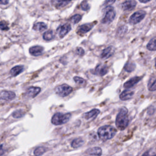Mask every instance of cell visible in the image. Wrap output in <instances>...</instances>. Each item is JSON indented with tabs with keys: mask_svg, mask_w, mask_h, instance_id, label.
<instances>
[{
	"mask_svg": "<svg viewBox=\"0 0 156 156\" xmlns=\"http://www.w3.org/2000/svg\"><path fill=\"white\" fill-rule=\"evenodd\" d=\"M127 31V27L126 26H122L119 27L117 31V34L119 36L124 35Z\"/></svg>",
	"mask_w": 156,
	"mask_h": 156,
	"instance_id": "obj_29",
	"label": "cell"
},
{
	"mask_svg": "<svg viewBox=\"0 0 156 156\" xmlns=\"http://www.w3.org/2000/svg\"><path fill=\"white\" fill-rule=\"evenodd\" d=\"M100 113L99 110L94 108L93 109L83 115V117L86 119H93L96 118L98 114Z\"/></svg>",
	"mask_w": 156,
	"mask_h": 156,
	"instance_id": "obj_15",
	"label": "cell"
},
{
	"mask_svg": "<svg viewBox=\"0 0 156 156\" xmlns=\"http://www.w3.org/2000/svg\"><path fill=\"white\" fill-rule=\"evenodd\" d=\"M46 151V149L43 146H39L37 147L34 152V154L35 155H43Z\"/></svg>",
	"mask_w": 156,
	"mask_h": 156,
	"instance_id": "obj_28",
	"label": "cell"
},
{
	"mask_svg": "<svg viewBox=\"0 0 156 156\" xmlns=\"http://www.w3.org/2000/svg\"><path fill=\"white\" fill-rule=\"evenodd\" d=\"M71 113H62L60 112L55 113L52 117L51 122L52 124L58 126L66 123L71 118Z\"/></svg>",
	"mask_w": 156,
	"mask_h": 156,
	"instance_id": "obj_3",
	"label": "cell"
},
{
	"mask_svg": "<svg viewBox=\"0 0 156 156\" xmlns=\"http://www.w3.org/2000/svg\"><path fill=\"white\" fill-rule=\"evenodd\" d=\"M128 110L126 107H122L116 116V126L121 130H124L129 124V118L127 116Z\"/></svg>",
	"mask_w": 156,
	"mask_h": 156,
	"instance_id": "obj_1",
	"label": "cell"
},
{
	"mask_svg": "<svg viewBox=\"0 0 156 156\" xmlns=\"http://www.w3.org/2000/svg\"><path fill=\"white\" fill-rule=\"evenodd\" d=\"M73 91V88L68 84L63 83L55 87V92L61 97H65L69 95Z\"/></svg>",
	"mask_w": 156,
	"mask_h": 156,
	"instance_id": "obj_4",
	"label": "cell"
},
{
	"mask_svg": "<svg viewBox=\"0 0 156 156\" xmlns=\"http://www.w3.org/2000/svg\"><path fill=\"white\" fill-rule=\"evenodd\" d=\"M76 53H77V55H79L80 56H82L84 54L85 51L82 48H77V49H76Z\"/></svg>",
	"mask_w": 156,
	"mask_h": 156,
	"instance_id": "obj_34",
	"label": "cell"
},
{
	"mask_svg": "<svg viewBox=\"0 0 156 156\" xmlns=\"http://www.w3.org/2000/svg\"><path fill=\"white\" fill-rule=\"evenodd\" d=\"M25 115V111L22 109H18L14 111L12 113V116L15 118H19L23 117Z\"/></svg>",
	"mask_w": 156,
	"mask_h": 156,
	"instance_id": "obj_27",
	"label": "cell"
},
{
	"mask_svg": "<svg viewBox=\"0 0 156 156\" xmlns=\"http://www.w3.org/2000/svg\"><path fill=\"white\" fill-rule=\"evenodd\" d=\"M116 129L113 127L106 125L99 128L98 134L100 139L103 141H106L112 138L116 134Z\"/></svg>",
	"mask_w": 156,
	"mask_h": 156,
	"instance_id": "obj_2",
	"label": "cell"
},
{
	"mask_svg": "<svg viewBox=\"0 0 156 156\" xmlns=\"http://www.w3.org/2000/svg\"><path fill=\"white\" fill-rule=\"evenodd\" d=\"M134 94V92L131 90H124L119 95V99L122 101H126L131 99Z\"/></svg>",
	"mask_w": 156,
	"mask_h": 156,
	"instance_id": "obj_16",
	"label": "cell"
},
{
	"mask_svg": "<svg viewBox=\"0 0 156 156\" xmlns=\"http://www.w3.org/2000/svg\"><path fill=\"white\" fill-rule=\"evenodd\" d=\"M140 2H142V3H146L149 1H150L151 0H138Z\"/></svg>",
	"mask_w": 156,
	"mask_h": 156,
	"instance_id": "obj_38",
	"label": "cell"
},
{
	"mask_svg": "<svg viewBox=\"0 0 156 156\" xmlns=\"http://www.w3.org/2000/svg\"><path fill=\"white\" fill-rule=\"evenodd\" d=\"M147 88L151 91L156 90V76H152L150 77L147 83Z\"/></svg>",
	"mask_w": 156,
	"mask_h": 156,
	"instance_id": "obj_18",
	"label": "cell"
},
{
	"mask_svg": "<svg viewBox=\"0 0 156 156\" xmlns=\"http://www.w3.org/2000/svg\"><path fill=\"white\" fill-rule=\"evenodd\" d=\"M54 37H55L54 33V32L52 30H47L43 35V39L44 40H46V41H49V40H52L54 38Z\"/></svg>",
	"mask_w": 156,
	"mask_h": 156,
	"instance_id": "obj_23",
	"label": "cell"
},
{
	"mask_svg": "<svg viewBox=\"0 0 156 156\" xmlns=\"http://www.w3.org/2000/svg\"><path fill=\"white\" fill-rule=\"evenodd\" d=\"M4 153V150L3 149V144H0V155H2Z\"/></svg>",
	"mask_w": 156,
	"mask_h": 156,
	"instance_id": "obj_37",
	"label": "cell"
},
{
	"mask_svg": "<svg viewBox=\"0 0 156 156\" xmlns=\"http://www.w3.org/2000/svg\"><path fill=\"white\" fill-rule=\"evenodd\" d=\"M115 1H116V0H105V2H104V4L105 5L108 6V5H112V4H113V3L115 2Z\"/></svg>",
	"mask_w": 156,
	"mask_h": 156,
	"instance_id": "obj_35",
	"label": "cell"
},
{
	"mask_svg": "<svg viewBox=\"0 0 156 156\" xmlns=\"http://www.w3.org/2000/svg\"><path fill=\"white\" fill-rule=\"evenodd\" d=\"M147 48L149 51H156V38H153L149 41Z\"/></svg>",
	"mask_w": 156,
	"mask_h": 156,
	"instance_id": "obj_25",
	"label": "cell"
},
{
	"mask_svg": "<svg viewBox=\"0 0 156 156\" xmlns=\"http://www.w3.org/2000/svg\"><path fill=\"white\" fill-rule=\"evenodd\" d=\"M24 70V66L22 65H17L14 67H13L10 71V73L12 76H16L17 75L20 74L21 73H22Z\"/></svg>",
	"mask_w": 156,
	"mask_h": 156,
	"instance_id": "obj_19",
	"label": "cell"
},
{
	"mask_svg": "<svg viewBox=\"0 0 156 156\" xmlns=\"http://www.w3.org/2000/svg\"><path fill=\"white\" fill-rule=\"evenodd\" d=\"M146 14V13L144 10H139L135 12L130 16L129 20V23L131 24H136L140 23L145 17Z\"/></svg>",
	"mask_w": 156,
	"mask_h": 156,
	"instance_id": "obj_6",
	"label": "cell"
},
{
	"mask_svg": "<svg viewBox=\"0 0 156 156\" xmlns=\"http://www.w3.org/2000/svg\"><path fill=\"white\" fill-rule=\"evenodd\" d=\"M62 1H64V2H69V1H71L72 0H62Z\"/></svg>",
	"mask_w": 156,
	"mask_h": 156,
	"instance_id": "obj_39",
	"label": "cell"
},
{
	"mask_svg": "<svg viewBox=\"0 0 156 156\" xmlns=\"http://www.w3.org/2000/svg\"><path fill=\"white\" fill-rule=\"evenodd\" d=\"M0 29L2 30H8L9 27L7 25V23L4 21H0Z\"/></svg>",
	"mask_w": 156,
	"mask_h": 156,
	"instance_id": "obj_32",
	"label": "cell"
},
{
	"mask_svg": "<svg viewBox=\"0 0 156 156\" xmlns=\"http://www.w3.org/2000/svg\"><path fill=\"white\" fill-rule=\"evenodd\" d=\"M71 29V27L69 24H65L60 26L57 29V32L60 38H63Z\"/></svg>",
	"mask_w": 156,
	"mask_h": 156,
	"instance_id": "obj_7",
	"label": "cell"
},
{
	"mask_svg": "<svg viewBox=\"0 0 156 156\" xmlns=\"http://www.w3.org/2000/svg\"><path fill=\"white\" fill-rule=\"evenodd\" d=\"M73 79H74V80L75 81V82H76L77 83L80 84V85L84 84V83H85V82H86L85 79H83L82 78V77H78V76H75V77H74Z\"/></svg>",
	"mask_w": 156,
	"mask_h": 156,
	"instance_id": "obj_31",
	"label": "cell"
},
{
	"mask_svg": "<svg viewBox=\"0 0 156 156\" xmlns=\"http://www.w3.org/2000/svg\"><path fill=\"white\" fill-rule=\"evenodd\" d=\"M41 89L40 87H30L26 91V94L30 98H35L37 95L39 94Z\"/></svg>",
	"mask_w": 156,
	"mask_h": 156,
	"instance_id": "obj_14",
	"label": "cell"
},
{
	"mask_svg": "<svg viewBox=\"0 0 156 156\" xmlns=\"http://www.w3.org/2000/svg\"><path fill=\"white\" fill-rule=\"evenodd\" d=\"M80 8L84 11H88L90 9V5L87 1H83L80 4Z\"/></svg>",
	"mask_w": 156,
	"mask_h": 156,
	"instance_id": "obj_33",
	"label": "cell"
},
{
	"mask_svg": "<svg viewBox=\"0 0 156 156\" xmlns=\"http://www.w3.org/2000/svg\"><path fill=\"white\" fill-rule=\"evenodd\" d=\"M47 25L43 22H38L33 25L32 29L37 31H43L47 29Z\"/></svg>",
	"mask_w": 156,
	"mask_h": 156,
	"instance_id": "obj_21",
	"label": "cell"
},
{
	"mask_svg": "<svg viewBox=\"0 0 156 156\" xmlns=\"http://www.w3.org/2000/svg\"><path fill=\"white\" fill-rule=\"evenodd\" d=\"M84 143V141L81 138H77L73 140L71 142V146L73 148H78L79 147H81Z\"/></svg>",
	"mask_w": 156,
	"mask_h": 156,
	"instance_id": "obj_22",
	"label": "cell"
},
{
	"mask_svg": "<svg viewBox=\"0 0 156 156\" xmlns=\"http://www.w3.org/2000/svg\"><path fill=\"white\" fill-rule=\"evenodd\" d=\"M141 79H142V77H138V76L133 77L124 83V87L126 88H132V87L135 85Z\"/></svg>",
	"mask_w": 156,
	"mask_h": 156,
	"instance_id": "obj_12",
	"label": "cell"
},
{
	"mask_svg": "<svg viewBox=\"0 0 156 156\" xmlns=\"http://www.w3.org/2000/svg\"><path fill=\"white\" fill-rule=\"evenodd\" d=\"M9 2V0H0V4L1 5H6Z\"/></svg>",
	"mask_w": 156,
	"mask_h": 156,
	"instance_id": "obj_36",
	"label": "cell"
},
{
	"mask_svg": "<svg viewBox=\"0 0 156 156\" xmlns=\"http://www.w3.org/2000/svg\"><path fill=\"white\" fill-rule=\"evenodd\" d=\"M44 48L41 46H34L29 48V53L34 56H38L42 54Z\"/></svg>",
	"mask_w": 156,
	"mask_h": 156,
	"instance_id": "obj_13",
	"label": "cell"
},
{
	"mask_svg": "<svg viewBox=\"0 0 156 156\" xmlns=\"http://www.w3.org/2000/svg\"><path fill=\"white\" fill-rule=\"evenodd\" d=\"M108 71V68L106 65L100 63L95 68L94 74L99 76H103L107 73Z\"/></svg>",
	"mask_w": 156,
	"mask_h": 156,
	"instance_id": "obj_8",
	"label": "cell"
},
{
	"mask_svg": "<svg viewBox=\"0 0 156 156\" xmlns=\"http://www.w3.org/2000/svg\"><path fill=\"white\" fill-rule=\"evenodd\" d=\"M68 2H64L62 0H51V4L56 8H60L65 6Z\"/></svg>",
	"mask_w": 156,
	"mask_h": 156,
	"instance_id": "obj_24",
	"label": "cell"
},
{
	"mask_svg": "<svg viewBox=\"0 0 156 156\" xmlns=\"http://www.w3.org/2000/svg\"><path fill=\"white\" fill-rule=\"evenodd\" d=\"M104 10L105 11L106 13L104 17L102 18L101 22L103 24H108L112 21H113V20L115 17L116 13L114 11L113 7L109 6V5L105 7L104 9Z\"/></svg>",
	"mask_w": 156,
	"mask_h": 156,
	"instance_id": "obj_5",
	"label": "cell"
},
{
	"mask_svg": "<svg viewBox=\"0 0 156 156\" xmlns=\"http://www.w3.org/2000/svg\"><path fill=\"white\" fill-rule=\"evenodd\" d=\"M155 67H156V58H155Z\"/></svg>",
	"mask_w": 156,
	"mask_h": 156,
	"instance_id": "obj_40",
	"label": "cell"
},
{
	"mask_svg": "<svg viewBox=\"0 0 156 156\" xmlns=\"http://www.w3.org/2000/svg\"><path fill=\"white\" fill-rule=\"evenodd\" d=\"M81 18H82V16L80 15L76 14L71 18V21L72 23H73L74 24H76V23H78L80 21Z\"/></svg>",
	"mask_w": 156,
	"mask_h": 156,
	"instance_id": "obj_30",
	"label": "cell"
},
{
	"mask_svg": "<svg viewBox=\"0 0 156 156\" xmlns=\"http://www.w3.org/2000/svg\"><path fill=\"white\" fill-rule=\"evenodd\" d=\"M135 64L133 62H127L124 67V70L129 73L133 71L135 69Z\"/></svg>",
	"mask_w": 156,
	"mask_h": 156,
	"instance_id": "obj_26",
	"label": "cell"
},
{
	"mask_svg": "<svg viewBox=\"0 0 156 156\" xmlns=\"http://www.w3.org/2000/svg\"><path fill=\"white\" fill-rule=\"evenodd\" d=\"M93 26H94V24H90V23H87V24H82V26H80L79 27L78 32L80 34H81L87 33V32H89L93 27Z\"/></svg>",
	"mask_w": 156,
	"mask_h": 156,
	"instance_id": "obj_17",
	"label": "cell"
},
{
	"mask_svg": "<svg viewBox=\"0 0 156 156\" xmlns=\"http://www.w3.org/2000/svg\"><path fill=\"white\" fill-rule=\"evenodd\" d=\"M16 94L14 92L12 91L4 90L0 92V98L6 101H11L15 99Z\"/></svg>",
	"mask_w": 156,
	"mask_h": 156,
	"instance_id": "obj_9",
	"label": "cell"
},
{
	"mask_svg": "<svg viewBox=\"0 0 156 156\" xmlns=\"http://www.w3.org/2000/svg\"><path fill=\"white\" fill-rule=\"evenodd\" d=\"M87 153L91 155H101L102 154V149L99 147H94L88 149L87 151Z\"/></svg>",
	"mask_w": 156,
	"mask_h": 156,
	"instance_id": "obj_20",
	"label": "cell"
},
{
	"mask_svg": "<svg viewBox=\"0 0 156 156\" xmlns=\"http://www.w3.org/2000/svg\"><path fill=\"white\" fill-rule=\"evenodd\" d=\"M115 48L112 46H108L105 48L101 53V57L103 59H107L110 57H112L115 52Z\"/></svg>",
	"mask_w": 156,
	"mask_h": 156,
	"instance_id": "obj_11",
	"label": "cell"
},
{
	"mask_svg": "<svg viewBox=\"0 0 156 156\" xmlns=\"http://www.w3.org/2000/svg\"><path fill=\"white\" fill-rule=\"evenodd\" d=\"M136 5V2L134 0H127L121 4L122 9L124 11L133 10Z\"/></svg>",
	"mask_w": 156,
	"mask_h": 156,
	"instance_id": "obj_10",
	"label": "cell"
}]
</instances>
